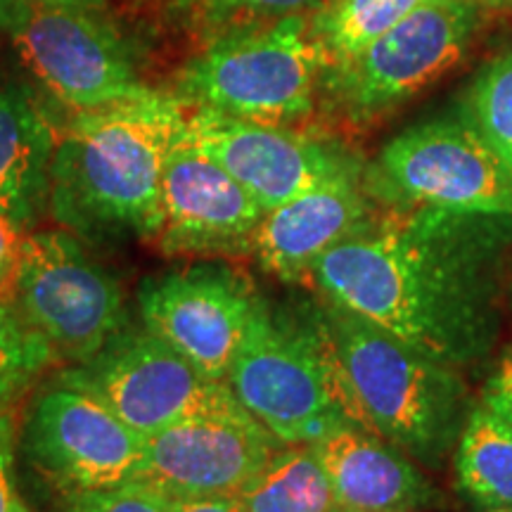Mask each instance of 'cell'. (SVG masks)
<instances>
[{"mask_svg":"<svg viewBox=\"0 0 512 512\" xmlns=\"http://www.w3.org/2000/svg\"><path fill=\"white\" fill-rule=\"evenodd\" d=\"M512 275V216L430 207L373 211L313 264L325 304L456 370L494 351Z\"/></svg>","mask_w":512,"mask_h":512,"instance_id":"6da1fadb","label":"cell"},{"mask_svg":"<svg viewBox=\"0 0 512 512\" xmlns=\"http://www.w3.org/2000/svg\"><path fill=\"white\" fill-rule=\"evenodd\" d=\"M188 105L152 88L140 98L74 112L57 133L48 209L86 240H157L162 174Z\"/></svg>","mask_w":512,"mask_h":512,"instance_id":"7a4b0ae2","label":"cell"},{"mask_svg":"<svg viewBox=\"0 0 512 512\" xmlns=\"http://www.w3.org/2000/svg\"><path fill=\"white\" fill-rule=\"evenodd\" d=\"M316 309L335 351L351 420L420 465L441 470L475 408L460 370L349 311L325 302Z\"/></svg>","mask_w":512,"mask_h":512,"instance_id":"3957f363","label":"cell"},{"mask_svg":"<svg viewBox=\"0 0 512 512\" xmlns=\"http://www.w3.org/2000/svg\"><path fill=\"white\" fill-rule=\"evenodd\" d=\"M325 57L309 15H287L207 43L178 69L176 98L188 107L294 128L316 110Z\"/></svg>","mask_w":512,"mask_h":512,"instance_id":"277c9868","label":"cell"},{"mask_svg":"<svg viewBox=\"0 0 512 512\" xmlns=\"http://www.w3.org/2000/svg\"><path fill=\"white\" fill-rule=\"evenodd\" d=\"M226 384L240 406L287 446L316 444L339 427L356 425L318 309L297 318L261 299Z\"/></svg>","mask_w":512,"mask_h":512,"instance_id":"5b68a950","label":"cell"},{"mask_svg":"<svg viewBox=\"0 0 512 512\" xmlns=\"http://www.w3.org/2000/svg\"><path fill=\"white\" fill-rule=\"evenodd\" d=\"M479 15V0H430L349 60L325 67L323 93L356 126L387 117L463 60Z\"/></svg>","mask_w":512,"mask_h":512,"instance_id":"8992f818","label":"cell"},{"mask_svg":"<svg viewBox=\"0 0 512 512\" xmlns=\"http://www.w3.org/2000/svg\"><path fill=\"white\" fill-rule=\"evenodd\" d=\"M15 306L55 361H91L128 328L124 290L72 230L27 233L19 254Z\"/></svg>","mask_w":512,"mask_h":512,"instance_id":"52a82bcc","label":"cell"},{"mask_svg":"<svg viewBox=\"0 0 512 512\" xmlns=\"http://www.w3.org/2000/svg\"><path fill=\"white\" fill-rule=\"evenodd\" d=\"M387 207L512 216V164L467 119H437L389 140L366 174Z\"/></svg>","mask_w":512,"mask_h":512,"instance_id":"ba28073f","label":"cell"},{"mask_svg":"<svg viewBox=\"0 0 512 512\" xmlns=\"http://www.w3.org/2000/svg\"><path fill=\"white\" fill-rule=\"evenodd\" d=\"M31 76L72 112L98 110L152 91L131 43L107 15L46 0H19L8 27Z\"/></svg>","mask_w":512,"mask_h":512,"instance_id":"9c48e42d","label":"cell"},{"mask_svg":"<svg viewBox=\"0 0 512 512\" xmlns=\"http://www.w3.org/2000/svg\"><path fill=\"white\" fill-rule=\"evenodd\" d=\"M64 375L98 394L143 437L185 420L247 413L226 382L204 377L145 328L121 330L91 361Z\"/></svg>","mask_w":512,"mask_h":512,"instance_id":"30bf717a","label":"cell"},{"mask_svg":"<svg viewBox=\"0 0 512 512\" xmlns=\"http://www.w3.org/2000/svg\"><path fill=\"white\" fill-rule=\"evenodd\" d=\"M143 448V434L64 373L38 392L24 418V456L62 494L138 482Z\"/></svg>","mask_w":512,"mask_h":512,"instance_id":"8fae6325","label":"cell"},{"mask_svg":"<svg viewBox=\"0 0 512 512\" xmlns=\"http://www.w3.org/2000/svg\"><path fill=\"white\" fill-rule=\"evenodd\" d=\"M261 299L245 273L221 261L145 278L138 287L143 328L216 382L228 380Z\"/></svg>","mask_w":512,"mask_h":512,"instance_id":"7c38bea8","label":"cell"},{"mask_svg":"<svg viewBox=\"0 0 512 512\" xmlns=\"http://www.w3.org/2000/svg\"><path fill=\"white\" fill-rule=\"evenodd\" d=\"M185 138L223 166L266 211L339 176L358 174L361 162L344 147L297 128L268 126L188 107Z\"/></svg>","mask_w":512,"mask_h":512,"instance_id":"4fadbf2b","label":"cell"},{"mask_svg":"<svg viewBox=\"0 0 512 512\" xmlns=\"http://www.w3.org/2000/svg\"><path fill=\"white\" fill-rule=\"evenodd\" d=\"M249 413L185 420L145 437V482L171 501L235 498L285 448Z\"/></svg>","mask_w":512,"mask_h":512,"instance_id":"5bb4252c","label":"cell"},{"mask_svg":"<svg viewBox=\"0 0 512 512\" xmlns=\"http://www.w3.org/2000/svg\"><path fill=\"white\" fill-rule=\"evenodd\" d=\"M162 214L159 252L219 259L252 252L266 209L181 133L164 164Z\"/></svg>","mask_w":512,"mask_h":512,"instance_id":"9a60e30c","label":"cell"},{"mask_svg":"<svg viewBox=\"0 0 512 512\" xmlns=\"http://www.w3.org/2000/svg\"><path fill=\"white\" fill-rule=\"evenodd\" d=\"M363 171L339 176L268 209L254 230L256 264L283 283H309L316 261L373 214Z\"/></svg>","mask_w":512,"mask_h":512,"instance_id":"2e32d148","label":"cell"},{"mask_svg":"<svg viewBox=\"0 0 512 512\" xmlns=\"http://www.w3.org/2000/svg\"><path fill=\"white\" fill-rule=\"evenodd\" d=\"M342 512H413L439 501L401 448L358 425L311 444Z\"/></svg>","mask_w":512,"mask_h":512,"instance_id":"e0dca14e","label":"cell"},{"mask_svg":"<svg viewBox=\"0 0 512 512\" xmlns=\"http://www.w3.org/2000/svg\"><path fill=\"white\" fill-rule=\"evenodd\" d=\"M57 131L22 83L0 79V211L22 230L48 209Z\"/></svg>","mask_w":512,"mask_h":512,"instance_id":"ac0fdd59","label":"cell"},{"mask_svg":"<svg viewBox=\"0 0 512 512\" xmlns=\"http://www.w3.org/2000/svg\"><path fill=\"white\" fill-rule=\"evenodd\" d=\"M138 24L152 34L207 46L233 31L261 27L325 0H126Z\"/></svg>","mask_w":512,"mask_h":512,"instance_id":"d6986e66","label":"cell"},{"mask_svg":"<svg viewBox=\"0 0 512 512\" xmlns=\"http://www.w3.org/2000/svg\"><path fill=\"white\" fill-rule=\"evenodd\" d=\"M458 486L477 508L512 505V425L475 403L456 446Z\"/></svg>","mask_w":512,"mask_h":512,"instance_id":"ffe728a7","label":"cell"},{"mask_svg":"<svg viewBox=\"0 0 512 512\" xmlns=\"http://www.w3.org/2000/svg\"><path fill=\"white\" fill-rule=\"evenodd\" d=\"M235 501L242 512H342L311 444L280 448Z\"/></svg>","mask_w":512,"mask_h":512,"instance_id":"44dd1931","label":"cell"},{"mask_svg":"<svg viewBox=\"0 0 512 512\" xmlns=\"http://www.w3.org/2000/svg\"><path fill=\"white\" fill-rule=\"evenodd\" d=\"M430 0H325L309 17L325 67L349 60Z\"/></svg>","mask_w":512,"mask_h":512,"instance_id":"7402d4cb","label":"cell"},{"mask_svg":"<svg viewBox=\"0 0 512 512\" xmlns=\"http://www.w3.org/2000/svg\"><path fill=\"white\" fill-rule=\"evenodd\" d=\"M53 361V351L29 328L15 299L0 297V422L15 418V406Z\"/></svg>","mask_w":512,"mask_h":512,"instance_id":"603a6c76","label":"cell"},{"mask_svg":"<svg viewBox=\"0 0 512 512\" xmlns=\"http://www.w3.org/2000/svg\"><path fill=\"white\" fill-rule=\"evenodd\" d=\"M465 119L512 164V50L479 72Z\"/></svg>","mask_w":512,"mask_h":512,"instance_id":"cb8c5ba5","label":"cell"},{"mask_svg":"<svg viewBox=\"0 0 512 512\" xmlns=\"http://www.w3.org/2000/svg\"><path fill=\"white\" fill-rule=\"evenodd\" d=\"M60 512H171V498L145 482L64 494Z\"/></svg>","mask_w":512,"mask_h":512,"instance_id":"d4e9b609","label":"cell"},{"mask_svg":"<svg viewBox=\"0 0 512 512\" xmlns=\"http://www.w3.org/2000/svg\"><path fill=\"white\" fill-rule=\"evenodd\" d=\"M482 406L512 425V347L503 351L491 375L486 377L482 387Z\"/></svg>","mask_w":512,"mask_h":512,"instance_id":"484cf974","label":"cell"},{"mask_svg":"<svg viewBox=\"0 0 512 512\" xmlns=\"http://www.w3.org/2000/svg\"><path fill=\"white\" fill-rule=\"evenodd\" d=\"M24 235H27V230L19 228L10 216L0 211V297L15 299L17 268Z\"/></svg>","mask_w":512,"mask_h":512,"instance_id":"4316f807","label":"cell"},{"mask_svg":"<svg viewBox=\"0 0 512 512\" xmlns=\"http://www.w3.org/2000/svg\"><path fill=\"white\" fill-rule=\"evenodd\" d=\"M15 418L0 422V512H10L12 505V458H15Z\"/></svg>","mask_w":512,"mask_h":512,"instance_id":"83f0119b","label":"cell"},{"mask_svg":"<svg viewBox=\"0 0 512 512\" xmlns=\"http://www.w3.org/2000/svg\"><path fill=\"white\" fill-rule=\"evenodd\" d=\"M171 512H242L235 498H192V501H171Z\"/></svg>","mask_w":512,"mask_h":512,"instance_id":"f1b7e54d","label":"cell"},{"mask_svg":"<svg viewBox=\"0 0 512 512\" xmlns=\"http://www.w3.org/2000/svg\"><path fill=\"white\" fill-rule=\"evenodd\" d=\"M46 3L69 5V8L98 12V15H107L110 12V0H46Z\"/></svg>","mask_w":512,"mask_h":512,"instance_id":"f546056e","label":"cell"},{"mask_svg":"<svg viewBox=\"0 0 512 512\" xmlns=\"http://www.w3.org/2000/svg\"><path fill=\"white\" fill-rule=\"evenodd\" d=\"M19 0H0V27H8L12 15H15Z\"/></svg>","mask_w":512,"mask_h":512,"instance_id":"4dcf8cb0","label":"cell"},{"mask_svg":"<svg viewBox=\"0 0 512 512\" xmlns=\"http://www.w3.org/2000/svg\"><path fill=\"white\" fill-rule=\"evenodd\" d=\"M482 8H494V10H512V0H479Z\"/></svg>","mask_w":512,"mask_h":512,"instance_id":"1f68e13d","label":"cell"},{"mask_svg":"<svg viewBox=\"0 0 512 512\" xmlns=\"http://www.w3.org/2000/svg\"><path fill=\"white\" fill-rule=\"evenodd\" d=\"M10 512H31L29 508H27V503L22 501V498H19L17 494L12 496V505H10Z\"/></svg>","mask_w":512,"mask_h":512,"instance_id":"d6a6232c","label":"cell"},{"mask_svg":"<svg viewBox=\"0 0 512 512\" xmlns=\"http://www.w3.org/2000/svg\"><path fill=\"white\" fill-rule=\"evenodd\" d=\"M486 512H512V505H505V508H489Z\"/></svg>","mask_w":512,"mask_h":512,"instance_id":"836d02e7","label":"cell"},{"mask_svg":"<svg viewBox=\"0 0 512 512\" xmlns=\"http://www.w3.org/2000/svg\"><path fill=\"white\" fill-rule=\"evenodd\" d=\"M508 297H510V302H512V275H510V290H508Z\"/></svg>","mask_w":512,"mask_h":512,"instance_id":"e575fe53","label":"cell"}]
</instances>
